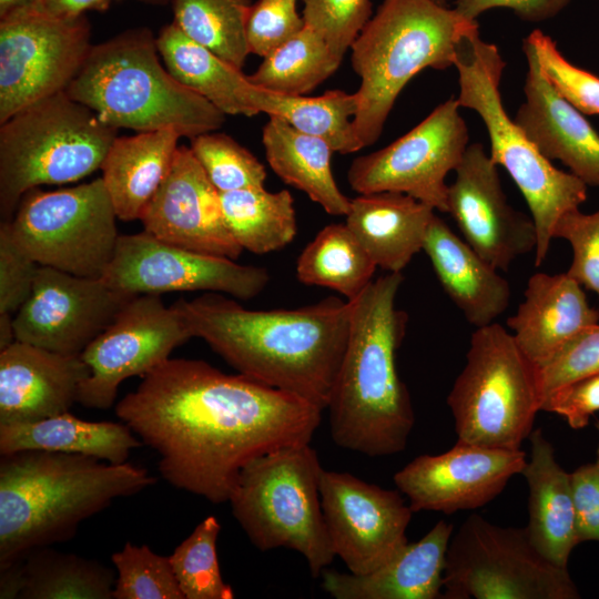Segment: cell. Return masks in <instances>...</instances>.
<instances>
[{
  "label": "cell",
  "mask_w": 599,
  "mask_h": 599,
  "mask_svg": "<svg viewBox=\"0 0 599 599\" xmlns=\"http://www.w3.org/2000/svg\"><path fill=\"white\" fill-rule=\"evenodd\" d=\"M541 410L561 416L572 429L586 427L599 412V374L557 389L544 400Z\"/></svg>",
  "instance_id": "cell-48"
},
{
  "label": "cell",
  "mask_w": 599,
  "mask_h": 599,
  "mask_svg": "<svg viewBox=\"0 0 599 599\" xmlns=\"http://www.w3.org/2000/svg\"><path fill=\"white\" fill-rule=\"evenodd\" d=\"M455 173L447 190V213L478 255L506 271L518 257L535 252L534 221L508 203L498 165L481 143L467 146Z\"/></svg>",
  "instance_id": "cell-19"
},
{
  "label": "cell",
  "mask_w": 599,
  "mask_h": 599,
  "mask_svg": "<svg viewBox=\"0 0 599 599\" xmlns=\"http://www.w3.org/2000/svg\"><path fill=\"white\" fill-rule=\"evenodd\" d=\"M22 564L23 560L11 564L0 569V598H19L22 588Z\"/></svg>",
  "instance_id": "cell-52"
},
{
  "label": "cell",
  "mask_w": 599,
  "mask_h": 599,
  "mask_svg": "<svg viewBox=\"0 0 599 599\" xmlns=\"http://www.w3.org/2000/svg\"><path fill=\"white\" fill-rule=\"evenodd\" d=\"M156 43L164 65L180 83L225 115H256L250 103L253 84L242 70L187 38L173 22L161 29Z\"/></svg>",
  "instance_id": "cell-32"
},
{
  "label": "cell",
  "mask_w": 599,
  "mask_h": 599,
  "mask_svg": "<svg viewBox=\"0 0 599 599\" xmlns=\"http://www.w3.org/2000/svg\"><path fill=\"white\" fill-rule=\"evenodd\" d=\"M444 292L476 328L508 308L510 286L496 267L434 214L423 245Z\"/></svg>",
  "instance_id": "cell-26"
},
{
  "label": "cell",
  "mask_w": 599,
  "mask_h": 599,
  "mask_svg": "<svg viewBox=\"0 0 599 599\" xmlns=\"http://www.w3.org/2000/svg\"><path fill=\"white\" fill-rule=\"evenodd\" d=\"M322 412L294 394L187 358L166 359L115 406L158 453L161 476L213 504L229 501L254 458L309 443Z\"/></svg>",
  "instance_id": "cell-1"
},
{
  "label": "cell",
  "mask_w": 599,
  "mask_h": 599,
  "mask_svg": "<svg viewBox=\"0 0 599 599\" xmlns=\"http://www.w3.org/2000/svg\"><path fill=\"white\" fill-rule=\"evenodd\" d=\"M133 296L101 278L39 265L31 296L14 315L17 341L81 355Z\"/></svg>",
  "instance_id": "cell-18"
},
{
  "label": "cell",
  "mask_w": 599,
  "mask_h": 599,
  "mask_svg": "<svg viewBox=\"0 0 599 599\" xmlns=\"http://www.w3.org/2000/svg\"><path fill=\"white\" fill-rule=\"evenodd\" d=\"M304 28L297 0H257L252 3L245 24L250 53L265 58Z\"/></svg>",
  "instance_id": "cell-46"
},
{
  "label": "cell",
  "mask_w": 599,
  "mask_h": 599,
  "mask_svg": "<svg viewBox=\"0 0 599 599\" xmlns=\"http://www.w3.org/2000/svg\"><path fill=\"white\" fill-rule=\"evenodd\" d=\"M456 98L435 108L419 124L387 146L356 158L347 171L358 194L399 192L447 213L446 176L469 145Z\"/></svg>",
  "instance_id": "cell-14"
},
{
  "label": "cell",
  "mask_w": 599,
  "mask_h": 599,
  "mask_svg": "<svg viewBox=\"0 0 599 599\" xmlns=\"http://www.w3.org/2000/svg\"><path fill=\"white\" fill-rule=\"evenodd\" d=\"M221 524L215 516L203 519L172 552L170 562L185 599H233L223 580L216 544Z\"/></svg>",
  "instance_id": "cell-39"
},
{
  "label": "cell",
  "mask_w": 599,
  "mask_h": 599,
  "mask_svg": "<svg viewBox=\"0 0 599 599\" xmlns=\"http://www.w3.org/2000/svg\"><path fill=\"white\" fill-rule=\"evenodd\" d=\"M190 338L174 304L166 306L154 294L133 296L81 353L90 375L80 386L78 403L92 409L110 408L122 382L150 373Z\"/></svg>",
  "instance_id": "cell-16"
},
{
  "label": "cell",
  "mask_w": 599,
  "mask_h": 599,
  "mask_svg": "<svg viewBox=\"0 0 599 599\" xmlns=\"http://www.w3.org/2000/svg\"><path fill=\"white\" fill-rule=\"evenodd\" d=\"M262 143L266 160L286 184L304 192L331 215H346L351 199L338 187L331 167L332 148L321 138L303 133L287 121L268 115Z\"/></svg>",
  "instance_id": "cell-30"
},
{
  "label": "cell",
  "mask_w": 599,
  "mask_h": 599,
  "mask_svg": "<svg viewBox=\"0 0 599 599\" xmlns=\"http://www.w3.org/2000/svg\"><path fill=\"white\" fill-rule=\"evenodd\" d=\"M141 2L153 4V6H165L171 3L172 0H139Z\"/></svg>",
  "instance_id": "cell-55"
},
{
  "label": "cell",
  "mask_w": 599,
  "mask_h": 599,
  "mask_svg": "<svg viewBox=\"0 0 599 599\" xmlns=\"http://www.w3.org/2000/svg\"><path fill=\"white\" fill-rule=\"evenodd\" d=\"M192 337L253 380L327 407L346 349L352 304L328 296L292 309H248L209 292L174 303Z\"/></svg>",
  "instance_id": "cell-2"
},
{
  "label": "cell",
  "mask_w": 599,
  "mask_h": 599,
  "mask_svg": "<svg viewBox=\"0 0 599 599\" xmlns=\"http://www.w3.org/2000/svg\"><path fill=\"white\" fill-rule=\"evenodd\" d=\"M225 224L236 243L263 255L284 248L297 233L294 199L290 191L250 187L220 193Z\"/></svg>",
  "instance_id": "cell-34"
},
{
  "label": "cell",
  "mask_w": 599,
  "mask_h": 599,
  "mask_svg": "<svg viewBox=\"0 0 599 599\" xmlns=\"http://www.w3.org/2000/svg\"><path fill=\"white\" fill-rule=\"evenodd\" d=\"M190 140L194 156L220 193L264 186L265 166L230 135L207 132Z\"/></svg>",
  "instance_id": "cell-40"
},
{
  "label": "cell",
  "mask_w": 599,
  "mask_h": 599,
  "mask_svg": "<svg viewBox=\"0 0 599 599\" xmlns=\"http://www.w3.org/2000/svg\"><path fill=\"white\" fill-rule=\"evenodd\" d=\"M454 67L458 72L459 106L480 116L489 136L491 160L507 171L529 207L537 232L535 265L540 266L557 222L587 200V185L556 167L510 119L499 90L506 62L497 45L480 38L479 29L460 40Z\"/></svg>",
  "instance_id": "cell-7"
},
{
  "label": "cell",
  "mask_w": 599,
  "mask_h": 599,
  "mask_svg": "<svg viewBox=\"0 0 599 599\" xmlns=\"http://www.w3.org/2000/svg\"><path fill=\"white\" fill-rule=\"evenodd\" d=\"M552 236L571 246L572 261L566 273L599 297V210L589 214L579 209L565 213Z\"/></svg>",
  "instance_id": "cell-44"
},
{
  "label": "cell",
  "mask_w": 599,
  "mask_h": 599,
  "mask_svg": "<svg viewBox=\"0 0 599 599\" xmlns=\"http://www.w3.org/2000/svg\"><path fill=\"white\" fill-rule=\"evenodd\" d=\"M323 469L309 443L285 446L246 464L229 499L234 518L258 550H295L314 578L335 558L321 501Z\"/></svg>",
  "instance_id": "cell-9"
},
{
  "label": "cell",
  "mask_w": 599,
  "mask_h": 599,
  "mask_svg": "<svg viewBox=\"0 0 599 599\" xmlns=\"http://www.w3.org/2000/svg\"><path fill=\"white\" fill-rule=\"evenodd\" d=\"M522 49L528 71L515 122L546 159L559 160L587 186L599 187V133L552 89L525 39Z\"/></svg>",
  "instance_id": "cell-23"
},
{
  "label": "cell",
  "mask_w": 599,
  "mask_h": 599,
  "mask_svg": "<svg viewBox=\"0 0 599 599\" xmlns=\"http://www.w3.org/2000/svg\"><path fill=\"white\" fill-rule=\"evenodd\" d=\"M319 491L333 552L351 573L379 568L408 542L406 530L414 511L398 490L323 469Z\"/></svg>",
  "instance_id": "cell-17"
},
{
  "label": "cell",
  "mask_w": 599,
  "mask_h": 599,
  "mask_svg": "<svg viewBox=\"0 0 599 599\" xmlns=\"http://www.w3.org/2000/svg\"><path fill=\"white\" fill-rule=\"evenodd\" d=\"M596 428H597L598 434H599V419L596 423ZM597 461L599 463V444H598V447H597Z\"/></svg>",
  "instance_id": "cell-56"
},
{
  "label": "cell",
  "mask_w": 599,
  "mask_h": 599,
  "mask_svg": "<svg viewBox=\"0 0 599 599\" xmlns=\"http://www.w3.org/2000/svg\"><path fill=\"white\" fill-rule=\"evenodd\" d=\"M530 456L521 475L529 490L527 532L537 549L554 564L567 568L579 544L571 473L557 461L541 428L531 432Z\"/></svg>",
  "instance_id": "cell-27"
},
{
  "label": "cell",
  "mask_w": 599,
  "mask_h": 599,
  "mask_svg": "<svg viewBox=\"0 0 599 599\" xmlns=\"http://www.w3.org/2000/svg\"><path fill=\"white\" fill-rule=\"evenodd\" d=\"M447 404L458 441L520 449L541 410L539 368L500 324L476 328Z\"/></svg>",
  "instance_id": "cell-10"
},
{
  "label": "cell",
  "mask_w": 599,
  "mask_h": 599,
  "mask_svg": "<svg viewBox=\"0 0 599 599\" xmlns=\"http://www.w3.org/2000/svg\"><path fill=\"white\" fill-rule=\"evenodd\" d=\"M180 138L172 129L115 138L100 170L118 219H141L171 167Z\"/></svg>",
  "instance_id": "cell-29"
},
{
  "label": "cell",
  "mask_w": 599,
  "mask_h": 599,
  "mask_svg": "<svg viewBox=\"0 0 599 599\" xmlns=\"http://www.w3.org/2000/svg\"><path fill=\"white\" fill-rule=\"evenodd\" d=\"M578 541H599V463L571 473Z\"/></svg>",
  "instance_id": "cell-49"
},
{
  "label": "cell",
  "mask_w": 599,
  "mask_h": 599,
  "mask_svg": "<svg viewBox=\"0 0 599 599\" xmlns=\"http://www.w3.org/2000/svg\"><path fill=\"white\" fill-rule=\"evenodd\" d=\"M455 8L434 0H384L351 45L361 79L354 124L364 148L374 144L402 90L420 71L454 67L457 47L478 30Z\"/></svg>",
  "instance_id": "cell-6"
},
{
  "label": "cell",
  "mask_w": 599,
  "mask_h": 599,
  "mask_svg": "<svg viewBox=\"0 0 599 599\" xmlns=\"http://www.w3.org/2000/svg\"><path fill=\"white\" fill-rule=\"evenodd\" d=\"M112 0H38L33 6L54 17H79L87 11H105Z\"/></svg>",
  "instance_id": "cell-51"
},
{
  "label": "cell",
  "mask_w": 599,
  "mask_h": 599,
  "mask_svg": "<svg viewBox=\"0 0 599 599\" xmlns=\"http://www.w3.org/2000/svg\"><path fill=\"white\" fill-rule=\"evenodd\" d=\"M454 525L439 520L422 539L407 542L379 568L364 575L324 569L322 588L335 599L440 598Z\"/></svg>",
  "instance_id": "cell-24"
},
{
  "label": "cell",
  "mask_w": 599,
  "mask_h": 599,
  "mask_svg": "<svg viewBox=\"0 0 599 599\" xmlns=\"http://www.w3.org/2000/svg\"><path fill=\"white\" fill-rule=\"evenodd\" d=\"M101 280L130 295L202 291L248 301L265 290L270 274L264 267L187 250L143 231L119 236Z\"/></svg>",
  "instance_id": "cell-15"
},
{
  "label": "cell",
  "mask_w": 599,
  "mask_h": 599,
  "mask_svg": "<svg viewBox=\"0 0 599 599\" xmlns=\"http://www.w3.org/2000/svg\"><path fill=\"white\" fill-rule=\"evenodd\" d=\"M571 0H456L455 9L470 20L495 8H507L529 22L547 20L559 13Z\"/></svg>",
  "instance_id": "cell-50"
},
{
  "label": "cell",
  "mask_w": 599,
  "mask_h": 599,
  "mask_svg": "<svg viewBox=\"0 0 599 599\" xmlns=\"http://www.w3.org/2000/svg\"><path fill=\"white\" fill-rule=\"evenodd\" d=\"M435 210L399 192L359 194L351 200L345 224L382 270L402 273L423 250Z\"/></svg>",
  "instance_id": "cell-28"
},
{
  "label": "cell",
  "mask_w": 599,
  "mask_h": 599,
  "mask_svg": "<svg viewBox=\"0 0 599 599\" xmlns=\"http://www.w3.org/2000/svg\"><path fill=\"white\" fill-rule=\"evenodd\" d=\"M597 323L599 311L567 273L531 275L524 301L507 321L517 345L538 367L579 332Z\"/></svg>",
  "instance_id": "cell-25"
},
{
  "label": "cell",
  "mask_w": 599,
  "mask_h": 599,
  "mask_svg": "<svg viewBox=\"0 0 599 599\" xmlns=\"http://www.w3.org/2000/svg\"><path fill=\"white\" fill-rule=\"evenodd\" d=\"M141 444L125 424L87 422L69 412L32 423L0 426L1 455L38 449L123 464Z\"/></svg>",
  "instance_id": "cell-31"
},
{
  "label": "cell",
  "mask_w": 599,
  "mask_h": 599,
  "mask_svg": "<svg viewBox=\"0 0 599 599\" xmlns=\"http://www.w3.org/2000/svg\"><path fill=\"white\" fill-rule=\"evenodd\" d=\"M111 560L118 573L113 599H185L170 558L149 546L128 541Z\"/></svg>",
  "instance_id": "cell-41"
},
{
  "label": "cell",
  "mask_w": 599,
  "mask_h": 599,
  "mask_svg": "<svg viewBox=\"0 0 599 599\" xmlns=\"http://www.w3.org/2000/svg\"><path fill=\"white\" fill-rule=\"evenodd\" d=\"M10 313H0V351L17 342L14 316Z\"/></svg>",
  "instance_id": "cell-53"
},
{
  "label": "cell",
  "mask_w": 599,
  "mask_h": 599,
  "mask_svg": "<svg viewBox=\"0 0 599 599\" xmlns=\"http://www.w3.org/2000/svg\"><path fill=\"white\" fill-rule=\"evenodd\" d=\"M341 62L326 41L305 26L246 77L253 85L273 93L304 95L328 79Z\"/></svg>",
  "instance_id": "cell-37"
},
{
  "label": "cell",
  "mask_w": 599,
  "mask_h": 599,
  "mask_svg": "<svg viewBox=\"0 0 599 599\" xmlns=\"http://www.w3.org/2000/svg\"><path fill=\"white\" fill-rule=\"evenodd\" d=\"M116 136L65 91L14 113L0 124L1 222L12 220L28 191L77 182L100 169Z\"/></svg>",
  "instance_id": "cell-8"
},
{
  "label": "cell",
  "mask_w": 599,
  "mask_h": 599,
  "mask_svg": "<svg viewBox=\"0 0 599 599\" xmlns=\"http://www.w3.org/2000/svg\"><path fill=\"white\" fill-rule=\"evenodd\" d=\"M160 57L149 28L125 30L92 44L65 92L116 130L172 129L192 139L220 129L226 115L180 83Z\"/></svg>",
  "instance_id": "cell-5"
},
{
  "label": "cell",
  "mask_w": 599,
  "mask_h": 599,
  "mask_svg": "<svg viewBox=\"0 0 599 599\" xmlns=\"http://www.w3.org/2000/svg\"><path fill=\"white\" fill-rule=\"evenodd\" d=\"M538 368L542 403L562 386L599 374V323L579 332Z\"/></svg>",
  "instance_id": "cell-45"
},
{
  "label": "cell",
  "mask_w": 599,
  "mask_h": 599,
  "mask_svg": "<svg viewBox=\"0 0 599 599\" xmlns=\"http://www.w3.org/2000/svg\"><path fill=\"white\" fill-rule=\"evenodd\" d=\"M116 577L97 560L48 547L23 559L22 599H113Z\"/></svg>",
  "instance_id": "cell-36"
},
{
  "label": "cell",
  "mask_w": 599,
  "mask_h": 599,
  "mask_svg": "<svg viewBox=\"0 0 599 599\" xmlns=\"http://www.w3.org/2000/svg\"><path fill=\"white\" fill-rule=\"evenodd\" d=\"M102 177L59 191H28L9 222L13 238L39 265L101 278L120 234Z\"/></svg>",
  "instance_id": "cell-12"
},
{
  "label": "cell",
  "mask_w": 599,
  "mask_h": 599,
  "mask_svg": "<svg viewBox=\"0 0 599 599\" xmlns=\"http://www.w3.org/2000/svg\"><path fill=\"white\" fill-rule=\"evenodd\" d=\"M305 26L317 32L343 60L372 17L370 0H303Z\"/></svg>",
  "instance_id": "cell-43"
},
{
  "label": "cell",
  "mask_w": 599,
  "mask_h": 599,
  "mask_svg": "<svg viewBox=\"0 0 599 599\" xmlns=\"http://www.w3.org/2000/svg\"><path fill=\"white\" fill-rule=\"evenodd\" d=\"M438 4L446 6V0H434Z\"/></svg>",
  "instance_id": "cell-57"
},
{
  "label": "cell",
  "mask_w": 599,
  "mask_h": 599,
  "mask_svg": "<svg viewBox=\"0 0 599 599\" xmlns=\"http://www.w3.org/2000/svg\"><path fill=\"white\" fill-rule=\"evenodd\" d=\"M38 0H0V19L10 13L33 6Z\"/></svg>",
  "instance_id": "cell-54"
},
{
  "label": "cell",
  "mask_w": 599,
  "mask_h": 599,
  "mask_svg": "<svg viewBox=\"0 0 599 599\" xmlns=\"http://www.w3.org/2000/svg\"><path fill=\"white\" fill-rule=\"evenodd\" d=\"M444 599H578L568 572L531 541L526 527H501L473 514L453 534Z\"/></svg>",
  "instance_id": "cell-11"
},
{
  "label": "cell",
  "mask_w": 599,
  "mask_h": 599,
  "mask_svg": "<svg viewBox=\"0 0 599 599\" xmlns=\"http://www.w3.org/2000/svg\"><path fill=\"white\" fill-rule=\"evenodd\" d=\"M527 461L524 450L458 441L438 455H420L394 475L414 512L446 515L480 508L495 499Z\"/></svg>",
  "instance_id": "cell-20"
},
{
  "label": "cell",
  "mask_w": 599,
  "mask_h": 599,
  "mask_svg": "<svg viewBox=\"0 0 599 599\" xmlns=\"http://www.w3.org/2000/svg\"><path fill=\"white\" fill-rule=\"evenodd\" d=\"M173 23L190 39L242 70L250 54L245 24L251 0H172Z\"/></svg>",
  "instance_id": "cell-38"
},
{
  "label": "cell",
  "mask_w": 599,
  "mask_h": 599,
  "mask_svg": "<svg viewBox=\"0 0 599 599\" xmlns=\"http://www.w3.org/2000/svg\"><path fill=\"white\" fill-rule=\"evenodd\" d=\"M403 280L387 272L351 301L348 341L326 407L333 441L369 457L403 451L415 424L396 366L408 319L396 306Z\"/></svg>",
  "instance_id": "cell-3"
},
{
  "label": "cell",
  "mask_w": 599,
  "mask_h": 599,
  "mask_svg": "<svg viewBox=\"0 0 599 599\" xmlns=\"http://www.w3.org/2000/svg\"><path fill=\"white\" fill-rule=\"evenodd\" d=\"M525 40L552 89L581 113L599 114V77L569 62L552 38L540 30H534Z\"/></svg>",
  "instance_id": "cell-42"
},
{
  "label": "cell",
  "mask_w": 599,
  "mask_h": 599,
  "mask_svg": "<svg viewBox=\"0 0 599 599\" xmlns=\"http://www.w3.org/2000/svg\"><path fill=\"white\" fill-rule=\"evenodd\" d=\"M250 103L257 113L277 115L296 130L326 141L334 152L349 154L364 148L355 129L357 92L328 90L319 97L285 95L255 85Z\"/></svg>",
  "instance_id": "cell-33"
},
{
  "label": "cell",
  "mask_w": 599,
  "mask_h": 599,
  "mask_svg": "<svg viewBox=\"0 0 599 599\" xmlns=\"http://www.w3.org/2000/svg\"><path fill=\"white\" fill-rule=\"evenodd\" d=\"M140 221L143 231L187 250L232 260L243 251L225 224L220 192L185 145L177 146Z\"/></svg>",
  "instance_id": "cell-21"
},
{
  "label": "cell",
  "mask_w": 599,
  "mask_h": 599,
  "mask_svg": "<svg viewBox=\"0 0 599 599\" xmlns=\"http://www.w3.org/2000/svg\"><path fill=\"white\" fill-rule=\"evenodd\" d=\"M90 35L85 14L54 17L31 6L0 19V124L64 92L91 50Z\"/></svg>",
  "instance_id": "cell-13"
},
{
  "label": "cell",
  "mask_w": 599,
  "mask_h": 599,
  "mask_svg": "<svg viewBox=\"0 0 599 599\" xmlns=\"http://www.w3.org/2000/svg\"><path fill=\"white\" fill-rule=\"evenodd\" d=\"M154 483L129 461L38 449L1 455L0 569L71 539L83 520Z\"/></svg>",
  "instance_id": "cell-4"
},
{
  "label": "cell",
  "mask_w": 599,
  "mask_h": 599,
  "mask_svg": "<svg viewBox=\"0 0 599 599\" xmlns=\"http://www.w3.org/2000/svg\"><path fill=\"white\" fill-rule=\"evenodd\" d=\"M39 264L12 236L9 222L0 223V313H17L31 296Z\"/></svg>",
  "instance_id": "cell-47"
},
{
  "label": "cell",
  "mask_w": 599,
  "mask_h": 599,
  "mask_svg": "<svg viewBox=\"0 0 599 599\" xmlns=\"http://www.w3.org/2000/svg\"><path fill=\"white\" fill-rule=\"evenodd\" d=\"M376 268L348 226L333 223L303 248L296 277L304 285L329 288L351 302L370 285Z\"/></svg>",
  "instance_id": "cell-35"
},
{
  "label": "cell",
  "mask_w": 599,
  "mask_h": 599,
  "mask_svg": "<svg viewBox=\"0 0 599 599\" xmlns=\"http://www.w3.org/2000/svg\"><path fill=\"white\" fill-rule=\"evenodd\" d=\"M89 375L80 355L14 342L0 351V426L68 413Z\"/></svg>",
  "instance_id": "cell-22"
}]
</instances>
